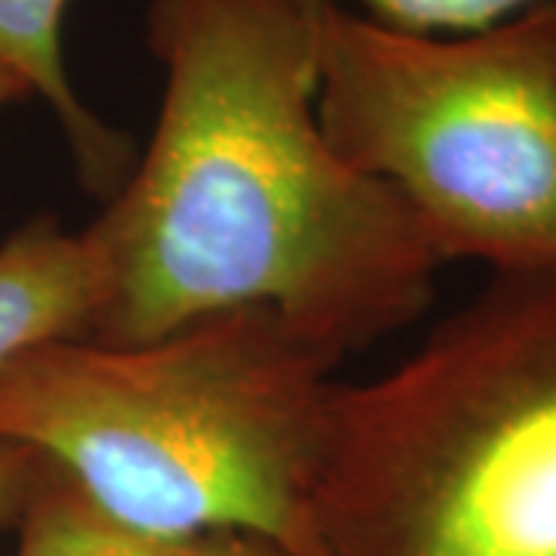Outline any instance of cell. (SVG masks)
Masks as SVG:
<instances>
[{"label": "cell", "mask_w": 556, "mask_h": 556, "mask_svg": "<svg viewBox=\"0 0 556 556\" xmlns=\"http://www.w3.org/2000/svg\"><path fill=\"white\" fill-rule=\"evenodd\" d=\"M325 0H149L155 134L84 229L105 294L90 340L137 346L266 306L340 362L412 325L442 257L316 112Z\"/></svg>", "instance_id": "1"}, {"label": "cell", "mask_w": 556, "mask_h": 556, "mask_svg": "<svg viewBox=\"0 0 556 556\" xmlns=\"http://www.w3.org/2000/svg\"><path fill=\"white\" fill-rule=\"evenodd\" d=\"M338 365L266 306L137 346L50 340L0 368V442L38 452L127 526L316 556Z\"/></svg>", "instance_id": "2"}, {"label": "cell", "mask_w": 556, "mask_h": 556, "mask_svg": "<svg viewBox=\"0 0 556 556\" xmlns=\"http://www.w3.org/2000/svg\"><path fill=\"white\" fill-rule=\"evenodd\" d=\"M316 556H556V266L492 273L396 368L338 383Z\"/></svg>", "instance_id": "3"}, {"label": "cell", "mask_w": 556, "mask_h": 556, "mask_svg": "<svg viewBox=\"0 0 556 556\" xmlns=\"http://www.w3.org/2000/svg\"><path fill=\"white\" fill-rule=\"evenodd\" d=\"M318 124L393 186L442 263L556 266V7L473 35H408L325 0Z\"/></svg>", "instance_id": "4"}, {"label": "cell", "mask_w": 556, "mask_h": 556, "mask_svg": "<svg viewBox=\"0 0 556 556\" xmlns=\"http://www.w3.org/2000/svg\"><path fill=\"white\" fill-rule=\"evenodd\" d=\"M105 276L87 232L28 219L0 244V368L50 340H90Z\"/></svg>", "instance_id": "5"}, {"label": "cell", "mask_w": 556, "mask_h": 556, "mask_svg": "<svg viewBox=\"0 0 556 556\" xmlns=\"http://www.w3.org/2000/svg\"><path fill=\"white\" fill-rule=\"evenodd\" d=\"M68 0H0V65L20 75L31 97L50 105L78 167L97 199H115L134 170V137L102 121L68 80L62 20Z\"/></svg>", "instance_id": "6"}, {"label": "cell", "mask_w": 556, "mask_h": 556, "mask_svg": "<svg viewBox=\"0 0 556 556\" xmlns=\"http://www.w3.org/2000/svg\"><path fill=\"white\" fill-rule=\"evenodd\" d=\"M13 556H294L244 532L161 535L100 510L72 479L40 457V473L22 507Z\"/></svg>", "instance_id": "7"}, {"label": "cell", "mask_w": 556, "mask_h": 556, "mask_svg": "<svg viewBox=\"0 0 556 556\" xmlns=\"http://www.w3.org/2000/svg\"><path fill=\"white\" fill-rule=\"evenodd\" d=\"M362 16L408 35H473L556 0H358Z\"/></svg>", "instance_id": "8"}, {"label": "cell", "mask_w": 556, "mask_h": 556, "mask_svg": "<svg viewBox=\"0 0 556 556\" xmlns=\"http://www.w3.org/2000/svg\"><path fill=\"white\" fill-rule=\"evenodd\" d=\"M38 452L13 442H0V526H16L22 507L38 482Z\"/></svg>", "instance_id": "9"}, {"label": "cell", "mask_w": 556, "mask_h": 556, "mask_svg": "<svg viewBox=\"0 0 556 556\" xmlns=\"http://www.w3.org/2000/svg\"><path fill=\"white\" fill-rule=\"evenodd\" d=\"M25 97H31L28 87H25V80L20 75H13L7 65H0V109L10 105V102L25 100Z\"/></svg>", "instance_id": "10"}]
</instances>
